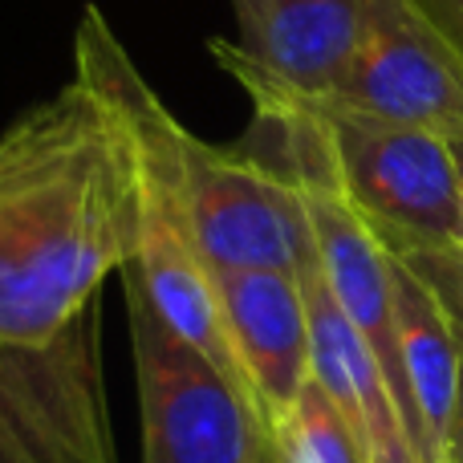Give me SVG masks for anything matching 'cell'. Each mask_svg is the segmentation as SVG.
Instances as JSON below:
<instances>
[{
    "label": "cell",
    "instance_id": "1",
    "mask_svg": "<svg viewBox=\"0 0 463 463\" xmlns=\"http://www.w3.org/2000/svg\"><path fill=\"white\" fill-rule=\"evenodd\" d=\"M138 248V151L90 78L0 135V337L45 345Z\"/></svg>",
    "mask_w": 463,
    "mask_h": 463
},
{
    "label": "cell",
    "instance_id": "2",
    "mask_svg": "<svg viewBox=\"0 0 463 463\" xmlns=\"http://www.w3.org/2000/svg\"><path fill=\"white\" fill-rule=\"evenodd\" d=\"M305 102L321 122L337 192L386 252L411 256L463 244L456 167L439 130L383 122L321 98Z\"/></svg>",
    "mask_w": 463,
    "mask_h": 463
},
{
    "label": "cell",
    "instance_id": "3",
    "mask_svg": "<svg viewBox=\"0 0 463 463\" xmlns=\"http://www.w3.org/2000/svg\"><path fill=\"white\" fill-rule=\"evenodd\" d=\"M138 378L143 463H269V427L252 399L155 313L122 272Z\"/></svg>",
    "mask_w": 463,
    "mask_h": 463
},
{
    "label": "cell",
    "instance_id": "4",
    "mask_svg": "<svg viewBox=\"0 0 463 463\" xmlns=\"http://www.w3.org/2000/svg\"><path fill=\"white\" fill-rule=\"evenodd\" d=\"M171 171L212 272H301L317 252L297 187L252 151H224L171 118Z\"/></svg>",
    "mask_w": 463,
    "mask_h": 463
},
{
    "label": "cell",
    "instance_id": "5",
    "mask_svg": "<svg viewBox=\"0 0 463 463\" xmlns=\"http://www.w3.org/2000/svg\"><path fill=\"white\" fill-rule=\"evenodd\" d=\"M0 463H118L94 309L45 345L0 337Z\"/></svg>",
    "mask_w": 463,
    "mask_h": 463
},
{
    "label": "cell",
    "instance_id": "6",
    "mask_svg": "<svg viewBox=\"0 0 463 463\" xmlns=\"http://www.w3.org/2000/svg\"><path fill=\"white\" fill-rule=\"evenodd\" d=\"M321 102L448 135L463 127V73L415 0H366L354 57Z\"/></svg>",
    "mask_w": 463,
    "mask_h": 463
},
{
    "label": "cell",
    "instance_id": "7",
    "mask_svg": "<svg viewBox=\"0 0 463 463\" xmlns=\"http://www.w3.org/2000/svg\"><path fill=\"white\" fill-rule=\"evenodd\" d=\"M216 293L244 386L272 431L309 383L301 280L297 272H216Z\"/></svg>",
    "mask_w": 463,
    "mask_h": 463
},
{
    "label": "cell",
    "instance_id": "8",
    "mask_svg": "<svg viewBox=\"0 0 463 463\" xmlns=\"http://www.w3.org/2000/svg\"><path fill=\"white\" fill-rule=\"evenodd\" d=\"M366 0H232L248 65L305 98H329L358 45Z\"/></svg>",
    "mask_w": 463,
    "mask_h": 463
},
{
    "label": "cell",
    "instance_id": "9",
    "mask_svg": "<svg viewBox=\"0 0 463 463\" xmlns=\"http://www.w3.org/2000/svg\"><path fill=\"white\" fill-rule=\"evenodd\" d=\"M297 280L305 293V313H309V378L350 419L370 463H415L391 386H386L370 345L362 342V334L350 326V317L329 293L317 252L301 264Z\"/></svg>",
    "mask_w": 463,
    "mask_h": 463
},
{
    "label": "cell",
    "instance_id": "10",
    "mask_svg": "<svg viewBox=\"0 0 463 463\" xmlns=\"http://www.w3.org/2000/svg\"><path fill=\"white\" fill-rule=\"evenodd\" d=\"M394 326L407 378V443L415 463H443L459 391V334L431 288L394 260Z\"/></svg>",
    "mask_w": 463,
    "mask_h": 463
},
{
    "label": "cell",
    "instance_id": "11",
    "mask_svg": "<svg viewBox=\"0 0 463 463\" xmlns=\"http://www.w3.org/2000/svg\"><path fill=\"white\" fill-rule=\"evenodd\" d=\"M269 463H370V456L350 419L309 378L288 415L269 431Z\"/></svg>",
    "mask_w": 463,
    "mask_h": 463
},
{
    "label": "cell",
    "instance_id": "12",
    "mask_svg": "<svg viewBox=\"0 0 463 463\" xmlns=\"http://www.w3.org/2000/svg\"><path fill=\"white\" fill-rule=\"evenodd\" d=\"M402 260L443 305V313L451 317V326L463 329V244L456 248H431V252H411L394 256Z\"/></svg>",
    "mask_w": 463,
    "mask_h": 463
},
{
    "label": "cell",
    "instance_id": "13",
    "mask_svg": "<svg viewBox=\"0 0 463 463\" xmlns=\"http://www.w3.org/2000/svg\"><path fill=\"white\" fill-rule=\"evenodd\" d=\"M415 5L431 21V29L448 41L451 57H456V65L463 73V0H415Z\"/></svg>",
    "mask_w": 463,
    "mask_h": 463
},
{
    "label": "cell",
    "instance_id": "14",
    "mask_svg": "<svg viewBox=\"0 0 463 463\" xmlns=\"http://www.w3.org/2000/svg\"><path fill=\"white\" fill-rule=\"evenodd\" d=\"M456 334H459V391H456V411H451L443 463H463V329H456Z\"/></svg>",
    "mask_w": 463,
    "mask_h": 463
},
{
    "label": "cell",
    "instance_id": "15",
    "mask_svg": "<svg viewBox=\"0 0 463 463\" xmlns=\"http://www.w3.org/2000/svg\"><path fill=\"white\" fill-rule=\"evenodd\" d=\"M448 151H451V167H456V200H459V232H463V127L448 130Z\"/></svg>",
    "mask_w": 463,
    "mask_h": 463
}]
</instances>
